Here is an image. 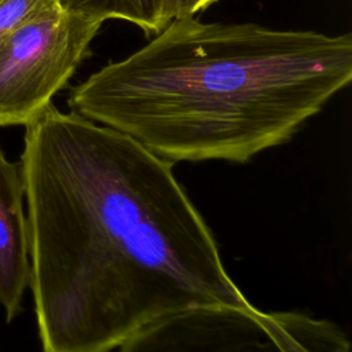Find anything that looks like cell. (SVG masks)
Masks as SVG:
<instances>
[{"label": "cell", "instance_id": "8", "mask_svg": "<svg viewBox=\"0 0 352 352\" xmlns=\"http://www.w3.org/2000/svg\"><path fill=\"white\" fill-rule=\"evenodd\" d=\"M217 1L219 0H165L164 15L169 23L175 18L197 15Z\"/></svg>", "mask_w": 352, "mask_h": 352}, {"label": "cell", "instance_id": "3", "mask_svg": "<svg viewBox=\"0 0 352 352\" xmlns=\"http://www.w3.org/2000/svg\"><path fill=\"white\" fill-rule=\"evenodd\" d=\"M341 331L334 322L296 311L205 305L147 324L118 352H326Z\"/></svg>", "mask_w": 352, "mask_h": 352}, {"label": "cell", "instance_id": "1", "mask_svg": "<svg viewBox=\"0 0 352 352\" xmlns=\"http://www.w3.org/2000/svg\"><path fill=\"white\" fill-rule=\"evenodd\" d=\"M30 280L44 352H110L205 305H253L166 161L50 103L25 125Z\"/></svg>", "mask_w": 352, "mask_h": 352}, {"label": "cell", "instance_id": "5", "mask_svg": "<svg viewBox=\"0 0 352 352\" xmlns=\"http://www.w3.org/2000/svg\"><path fill=\"white\" fill-rule=\"evenodd\" d=\"M25 182L21 162L7 160L0 150V304L6 320L21 312L30 280L29 232L23 212Z\"/></svg>", "mask_w": 352, "mask_h": 352}, {"label": "cell", "instance_id": "4", "mask_svg": "<svg viewBox=\"0 0 352 352\" xmlns=\"http://www.w3.org/2000/svg\"><path fill=\"white\" fill-rule=\"evenodd\" d=\"M102 22L58 7L0 37V126L26 125L91 55Z\"/></svg>", "mask_w": 352, "mask_h": 352}, {"label": "cell", "instance_id": "2", "mask_svg": "<svg viewBox=\"0 0 352 352\" xmlns=\"http://www.w3.org/2000/svg\"><path fill=\"white\" fill-rule=\"evenodd\" d=\"M351 80V33L191 15L74 85L67 104L173 164H243L289 142Z\"/></svg>", "mask_w": 352, "mask_h": 352}, {"label": "cell", "instance_id": "9", "mask_svg": "<svg viewBox=\"0 0 352 352\" xmlns=\"http://www.w3.org/2000/svg\"><path fill=\"white\" fill-rule=\"evenodd\" d=\"M349 351H351L349 340L346 336H342L337 341H334L326 352H349Z\"/></svg>", "mask_w": 352, "mask_h": 352}, {"label": "cell", "instance_id": "6", "mask_svg": "<svg viewBox=\"0 0 352 352\" xmlns=\"http://www.w3.org/2000/svg\"><path fill=\"white\" fill-rule=\"evenodd\" d=\"M69 12L104 22L122 19L140 28L146 37L158 34L166 25L165 0H59Z\"/></svg>", "mask_w": 352, "mask_h": 352}, {"label": "cell", "instance_id": "7", "mask_svg": "<svg viewBox=\"0 0 352 352\" xmlns=\"http://www.w3.org/2000/svg\"><path fill=\"white\" fill-rule=\"evenodd\" d=\"M58 7L59 0H0V37Z\"/></svg>", "mask_w": 352, "mask_h": 352}]
</instances>
